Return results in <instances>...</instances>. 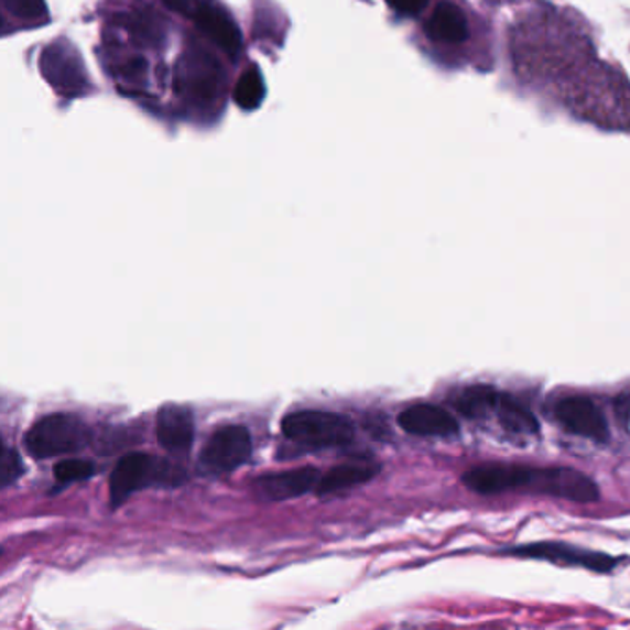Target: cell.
Wrapping results in <instances>:
<instances>
[{
	"label": "cell",
	"instance_id": "1",
	"mask_svg": "<svg viewBox=\"0 0 630 630\" xmlns=\"http://www.w3.org/2000/svg\"><path fill=\"white\" fill-rule=\"evenodd\" d=\"M185 474L163 458L150 457L144 453H130L122 457L109 477V498L111 504L119 507L133 492L154 485H182Z\"/></svg>",
	"mask_w": 630,
	"mask_h": 630
},
{
	"label": "cell",
	"instance_id": "2",
	"mask_svg": "<svg viewBox=\"0 0 630 630\" xmlns=\"http://www.w3.org/2000/svg\"><path fill=\"white\" fill-rule=\"evenodd\" d=\"M289 441L305 447H344L354 441V425L346 416L324 411H300L289 414L281 424Z\"/></svg>",
	"mask_w": 630,
	"mask_h": 630
},
{
	"label": "cell",
	"instance_id": "3",
	"mask_svg": "<svg viewBox=\"0 0 630 630\" xmlns=\"http://www.w3.org/2000/svg\"><path fill=\"white\" fill-rule=\"evenodd\" d=\"M89 430L73 414H51L26 433L24 444L35 458H51L75 453L86 446Z\"/></svg>",
	"mask_w": 630,
	"mask_h": 630
},
{
	"label": "cell",
	"instance_id": "4",
	"mask_svg": "<svg viewBox=\"0 0 630 630\" xmlns=\"http://www.w3.org/2000/svg\"><path fill=\"white\" fill-rule=\"evenodd\" d=\"M252 457V436L242 425H226L213 433L200 453L202 474L226 476Z\"/></svg>",
	"mask_w": 630,
	"mask_h": 630
},
{
	"label": "cell",
	"instance_id": "5",
	"mask_svg": "<svg viewBox=\"0 0 630 630\" xmlns=\"http://www.w3.org/2000/svg\"><path fill=\"white\" fill-rule=\"evenodd\" d=\"M528 490L547 493L553 498L591 503L599 499V488L590 477L573 468H540L531 474Z\"/></svg>",
	"mask_w": 630,
	"mask_h": 630
},
{
	"label": "cell",
	"instance_id": "6",
	"mask_svg": "<svg viewBox=\"0 0 630 630\" xmlns=\"http://www.w3.org/2000/svg\"><path fill=\"white\" fill-rule=\"evenodd\" d=\"M555 416L564 425V430L573 435L585 436L596 442H607L610 435L607 420L599 408L594 401L583 395H569L558 401Z\"/></svg>",
	"mask_w": 630,
	"mask_h": 630
},
{
	"label": "cell",
	"instance_id": "7",
	"mask_svg": "<svg viewBox=\"0 0 630 630\" xmlns=\"http://www.w3.org/2000/svg\"><path fill=\"white\" fill-rule=\"evenodd\" d=\"M533 468L514 465H481L471 468L463 476V482L474 492L482 496L528 490Z\"/></svg>",
	"mask_w": 630,
	"mask_h": 630
},
{
	"label": "cell",
	"instance_id": "8",
	"mask_svg": "<svg viewBox=\"0 0 630 630\" xmlns=\"http://www.w3.org/2000/svg\"><path fill=\"white\" fill-rule=\"evenodd\" d=\"M422 30L427 41L436 46H460L468 40V19L466 13L453 2H438L430 15L424 18Z\"/></svg>",
	"mask_w": 630,
	"mask_h": 630
},
{
	"label": "cell",
	"instance_id": "9",
	"mask_svg": "<svg viewBox=\"0 0 630 630\" xmlns=\"http://www.w3.org/2000/svg\"><path fill=\"white\" fill-rule=\"evenodd\" d=\"M161 447L171 453H187L195 441V419L189 409L182 405H163L155 425Z\"/></svg>",
	"mask_w": 630,
	"mask_h": 630
},
{
	"label": "cell",
	"instance_id": "10",
	"mask_svg": "<svg viewBox=\"0 0 630 630\" xmlns=\"http://www.w3.org/2000/svg\"><path fill=\"white\" fill-rule=\"evenodd\" d=\"M510 555L523 556V558H539V561L558 562V564H579L590 567L594 572H610L618 561L601 553H588V551L575 550L572 545L564 544H533L518 550H510Z\"/></svg>",
	"mask_w": 630,
	"mask_h": 630
},
{
	"label": "cell",
	"instance_id": "11",
	"mask_svg": "<svg viewBox=\"0 0 630 630\" xmlns=\"http://www.w3.org/2000/svg\"><path fill=\"white\" fill-rule=\"evenodd\" d=\"M318 481L321 471L315 468H302V470L259 477L258 481L253 482V492L261 499L283 501L309 492L311 488L318 487Z\"/></svg>",
	"mask_w": 630,
	"mask_h": 630
},
{
	"label": "cell",
	"instance_id": "12",
	"mask_svg": "<svg viewBox=\"0 0 630 630\" xmlns=\"http://www.w3.org/2000/svg\"><path fill=\"white\" fill-rule=\"evenodd\" d=\"M401 430L416 436H452L458 431L457 420L446 409L422 403L405 409L398 419Z\"/></svg>",
	"mask_w": 630,
	"mask_h": 630
},
{
	"label": "cell",
	"instance_id": "13",
	"mask_svg": "<svg viewBox=\"0 0 630 630\" xmlns=\"http://www.w3.org/2000/svg\"><path fill=\"white\" fill-rule=\"evenodd\" d=\"M378 471L379 465L372 458H356V460H350V463L335 466L333 470L327 471L326 476L321 477L316 492L321 493V496L343 492V490L370 481V479L378 476Z\"/></svg>",
	"mask_w": 630,
	"mask_h": 630
},
{
	"label": "cell",
	"instance_id": "14",
	"mask_svg": "<svg viewBox=\"0 0 630 630\" xmlns=\"http://www.w3.org/2000/svg\"><path fill=\"white\" fill-rule=\"evenodd\" d=\"M499 394L501 392L487 384H474L460 392L455 400V408L458 413L465 414L468 419H485L487 414L496 413Z\"/></svg>",
	"mask_w": 630,
	"mask_h": 630
},
{
	"label": "cell",
	"instance_id": "15",
	"mask_svg": "<svg viewBox=\"0 0 630 630\" xmlns=\"http://www.w3.org/2000/svg\"><path fill=\"white\" fill-rule=\"evenodd\" d=\"M496 414H498L499 422L504 430L510 431V433L529 435V433L539 431V422L534 419V414L512 395L499 394Z\"/></svg>",
	"mask_w": 630,
	"mask_h": 630
},
{
	"label": "cell",
	"instance_id": "16",
	"mask_svg": "<svg viewBox=\"0 0 630 630\" xmlns=\"http://www.w3.org/2000/svg\"><path fill=\"white\" fill-rule=\"evenodd\" d=\"M95 474V465L82 458H67L57 463L54 468V477L57 482H76L89 479Z\"/></svg>",
	"mask_w": 630,
	"mask_h": 630
},
{
	"label": "cell",
	"instance_id": "17",
	"mask_svg": "<svg viewBox=\"0 0 630 630\" xmlns=\"http://www.w3.org/2000/svg\"><path fill=\"white\" fill-rule=\"evenodd\" d=\"M2 476H0V481H2V487L7 488L13 482L18 481L19 477L23 476L24 465L19 453L12 447H4L2 449Z\"/></svg>",
	"mask_w": 630,
	"mask_h": 630
}]
</instances>
